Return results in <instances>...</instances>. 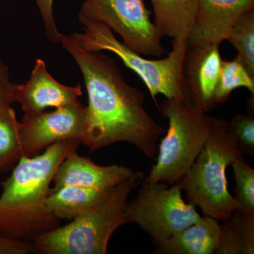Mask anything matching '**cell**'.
Here are the masks:
<instances>
[{
	"label": "cell",
	"mask_w": 254,
	"mask_h": 254,
	"mask_svg": "<svg viewBox=\"0 0 254 254\" xmlns=\"http://www.w3.org/2000/svg\"><path fill=\"white\" fill-rule=\"evenodd\" d=\"M60 43L77 64L88 93L81 144L93 152L127 142L155 158L157 142L166 131L145 110L144 93L128 84L115 60L103 52L83 49L71 35H64Z\"/></svg>",
	"instance_id": "obj_1"
},
{
	"label": "cell",
	"mask_w": 254,
	"mask_h": 254,
	"mask_svg": "<svg viewBox=\"0 0 254 254\" xmlns=\"http://www.w3.org/2000/svg\"><path fill=\"white\" fill-rule=\"evenodd\" d=\"M81 144L76 139L58 142L39 155L21 158L0 185V235L28 242L61 226L47 198L58 167Z\"/></svg>",
	"instance_id": "obj_2"
},
{
	"label": "cell",
	"mask_w": 254,
	"mask_h": 254,
	"mask_svg": "<svg viewBox=\"0 0 254 254\" xmlns=\"http://www.w3.org/2000/svg\"><path fill=\"white\" fill-rule=\"evenodd\" d=\"M144 178L142 172H134L70 223L38 235L31 241L33 252L42 254H108L110 238L119 227L125 225L127 198Z\"/></svg>",
	"instance_id": "obj_3"
},
{
	"label": "cell",
	"mask_w": 254,
	"mask_h": 254,
	"mask_svg": "<svg viewBox=\"0 0 254 254\" xmlns=\"http://www.w3.org/2000/svg\"><path fill=\"white\" fill-rule=\"evenodd\" d=\"M228 123L211 119L210 134L186 173L177 182L187 200L201 209L203 215L225 221L238 208L227 189L226 168L244 157L227 132Z\"/></svg>",
	"instance_id": "obj_4"
},
{
	"label": "cell",
	"mask_w": 254,
	"mask_h": 254,
	"mask_svg": "<svg viewBox=\"0 0 254 254\" xmlns=\"http://www.w3.org/2000/svg\"><path fill=\"white\" fill-rule=\"evenodd\" d=\"M78 21L83 28L81 33L71 35L76 43L88 51H109L119 57L127 67L141 78L158 110V94L168 99L185 100L181 73L187 42L173 41V50L167 58L150 60L124 45L104 23L88 18H78Z\"/></svg>",
	"instance_id": "obj_5"
},
{
	"label": "cell",
	"mask_w": 254,
	"mask_h": 254,
	"mask_svg": "<svg viewBox=\"0 0 254 254\" xmlns=\"http://www.w3.org/2000/svg\"><path fill=\"white\" fill-rule=\"evenodd\" d=\"M160 113L169 128L158 148L157 163L145 180L175 185L190 169L210 134L212 117L185 100H164Z\"/></svg>",
	"instance_id": "obj_6"
},
{
	"label": "cell",
	"mask_w": 254,
	"mask_h": 254,
	"mask_svg": "<svg viewBox=\"0 0 254 254\" xmlns=\"http://www.w3.org/2000/svg\"><path fill=\"white\" fill-rule=\"evenodd\" d=\"M140 185L136 198L127 203L125 224L138 225L153 238L155 246L201 218L194 205L182 198L177 184L169 186L144 178Z\"/></svg>",
	"instance_id": "obj_7"
},
{
	"label": "cell",
	"mask_w": 254,
	"mask_h": 254,
	"mask_svg": "<svg viewBox=\"0 0 254 254\" xmlns=\"http://www.w3.org/2000/svg\"><path fill=\"white\" fill-rule=\"evenodd\" d=\"M152 14L143 0H84L78 18L104 23L130 49L143 56L160 58L166 51Z\"/></svg>",
	"instance_id": "obj_8"
},
{
	"label": "cell",
	"mask_w": 254,
	"mask_h": 254,
	"mask_svg": "<svg viewBox=\"0 0 254 254\" xmlns=\"http://www.w3.org/2000/svg\"><path fill=\"white\" fill-rule=\"evenodd\" d=\"M86 108L79 100L51 112L24 114L19 123L23 157L36 156L48 147L66 140H80L84 131Z\"/></svg>",
	"instance_id": "obj_9"
},
{
	"label": "cell",
	"mask_w": 254,
	"mask_h": 254,
	"mask_svg": "<svg viewBox=\"0 0 254 254\" xmlns=\"http://www.w3.org/2000/svg\"><path fill=\"white\" fill-rule=\"evenodd\" d=\"M219 46L187 45L182 63L181 88L184 98L205 113L218 105L215 91L223 61Z\"/></svg>",
	"instance_id": "obj_10"
},
{
	"label": "cell",
	"mask_w": 254,
	"mask_h": 254,
	"mask_svg": "<svg viewBox=\"0 0 254 254\" xmlns=\"http://www.w3.org/2000/svg\"><path fill=\"white\" fill-rule=\"evenodd\" d=\"M252 9L254 0H198L187 45L220 46L226 41L237 20Z\"/></svg>",
	"instance_id": "obj_11"
},
{
	"label": "cell",
	"mask_w": 254,
	"mask_h": 254,
	"mask_svg": "<svg viewBox=\"0 0 254 254\" xmlns=\"http://www.w3.org/2000/svg\"><path fill=\"white\" fill-rule=\"evenodd\" d=\"M83 95L81 86L62 84L52 76L46 63L38 59L29 79L16 85V103H19L24 114H36L48 108H61L71 104Z\"/></svg>",
	"instance_id": "obj_12"
},
{
	"label": "cell",
	"mask_w": 254,
	"mask_h": 254,
	"mask_svg": "<svg viewBox=\"0 0 254 254\" xmlns=\"http://www.w3.org/2000/svg\"><path fill=\"white\" fill-rule=\"evenodd\" d=\"M134 172L122 165L102 166L88 158L80 156L76 151L68 155L58 167L51 190L65 186L108 190L131 176Z\"/></svg>",
	"instance_id": "obj_13"
},
{
	"label": "cell",
	"mask_w": 254,
	"mask_h": 254,
	"mask_svg": "<svg viewBox=\"0 0 254 254\" xmlns=\"http://www.w3.org/2000/svg\"><path fill=\"white\" fill-rule=\"evenodd\" d=\"M218 220L203 215L198 222L183 229L156 246L155 254H213L220 237Z\"/></svg>",
	"instance_id": "obj_14"
},
{
	"label": "cell",
	"mask_w": 254,
	"mask_h": 254,
	"mask_svg": "<svg viewBox=\"0 0 254 254\" xmlns=\"http://www.w3.org/2000/svg\"><path fill=\"white\" fill-rule=\"evenodd\" d=\"M155 27L162 37L187 42L196 14L198 0H150Z\"/></svg>",
	"instance_id": "obj_15"
},
{
	"label": "cell",
	"mask_w": 254,
	"mask_h": 254,
	"mask_svg": "<svg viewBox=\"0 0 254 254\" xmlns=\"http://www.w3.org/2000/svg\"><path fill=\"white\" fill-rule=\"evenodd\" d=\"M111 189L102 190L77 186L50 189L47 205L50 213L57 218L73 220L103 199Z\"/></svg>",
	"instance_id": "obj_16"
},
{
	"label": "cell",
	"mask_w": 254,
	"mask_h": 254,
	"mask_svg": "<svg viewBox=\"0 0 254 254\" xmlns=\"http://www.w3.org/2000/svg\"><path fill=\"white\" fill-rule=\"evenodd\" d=\"M220 226L216 254H254V215L235 211Z\"/></svg>",
	"instance_id": "obj_17"
},
{
	"label": "cell",
	"mask_w": 254,
	"mask_h": 254,
	"mask_svg": "<svg viewBox=\"0 0 254 254\" xmlns=\"http://www.w3.org/2000/svg\"><path fill=\"white\" fill-rule=\"evenodd\" d=\"M19 122L11 105L0 104V173H9L23 158Z\"/></svg>",
	"instance_id": "obj_18"
},
{
	"label": "cell",
	"mask_w": 254,
	"mask_h": 254,
	"mask_svg": "<svg viewBox=\"0 0 254 254\" xmlns=\"http://www.w3.org/2000/svg\"><path fill=\"white\" fill-rule=\"evenodd\" d=\"M239 88L248 89L254 95V76L246 67L239 55L229 61H222L216 88L215 100L217 105L225 104L232 92Z\"/></svg>",
	"instance_id": "obj_19"
},
{
	"label": "cell",
	"mask_w": 254,
	"mask_h": 254,
	"mask_svg": "<svg viewBox=\"0 0 254 254\" xmlns=\"http://www.w3.org/2000/svg\"><path fill=\"white\" fill-rule=\"evenodd\" d=\"M226 41L237 50V55L254 76V9L237 20Z\"/></svg>",
	"instance_id": "obj_20"
},
{
	"label": "cell",
	"mask_w": 254,
	"mask_h": 254,
	"mask_svg": "<svg viewBox=\"0 0 254 254\" xmlns=\"http://www.w3.org/2000/svg\"><path fill=\"white\" fill-rule=\"evenodd\" d=\"M235 175L236 211L254 215V170L242 157L232 164Z\"/></svg>",
	"instance_id": "obj_21"
},
{
	"label": "cell",
	"mask_w": 254,
	"mask_h": 254,
	"mask_svg": "<svg viewBox=\"0 0 254 254\" xmlns=\"http://www.w3.org/2000/svg\"><path fill=\"white\" fill-rule=\"evenodd\" d=\"M227 132L244 155H254V113L238 115L227 125Z\"/></svg>",
	"instance_id": "obj_22"
},
{
	"label": "cell",
	"mask_w": 254,
	"mask_h": 254,
	"mask_svg": "<svg viewBox=\"0 0 254 254\" xmlns=\"http://www.w3.org/2000/svg\"><path fill=\"white\" fill-rule=\"evenodd\" d=\"M42 20L44 23L47 38L55 43H61L64 35L57 28L55 22L53 3L54 0H35Z\"/></svg>",
	"instance_id": "obj_23"
},
{
	"label": "cell",
	"mask_w": 254,
	"mask_h": 254,
	"mask_svg": "<svg viewBox=\"0 0 254 254\" xmlns=\"http://www.w3.org/2000/svg\"><path fill=\"white\" fill-rule=\"evenodd\" d=\"M16 85L10 80L9 68L0 58V104L16 103Z\"/></svg>",
	"instance_id": "obj_24"
},
{
	"label": "cell",
	"mask_w": 254,
	"mask_h": 254,
	"mask_svg": "<svg viewBox=\"0 0 254 254\" xmlns=\"http://www.w3.org/2000/svg\"><path fill=\"white\" fill-rule=\"evenodd\" d=\"M33 252L31 244L0 235V254H26Z\"/></svg>",
	"instance_id": "obj_25"
},
{
	"label": "cell",
	"mask_w": 254,
	"mask_h": 254,
	"mask_svg": "<svg viewBox=\"0 0 254 254\" xmlns=\"http://www.w3.org/2000/svg\"><path fill=\"white\" fill-rule=\"evenodd\" d=\"M0 185H1V182H0Z\"/></svg>",
	"instance_id": "obj_26"
}]
</instances>
